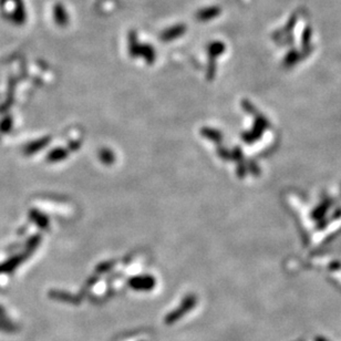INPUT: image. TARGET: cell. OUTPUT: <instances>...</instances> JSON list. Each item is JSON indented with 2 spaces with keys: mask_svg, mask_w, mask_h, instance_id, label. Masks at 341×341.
Masks as SVG:
<instances>
[{
  "mask_svg": "<svg viewBox=\"0 0 341 341\" xmlns=\"http://www.w3.org/2000/svg\"><path fill=\"white\" fill-rule=\"evenodd\" d=\"M195 306V299L194 298H186L183 303H182V306L179 307V308H176L174 311H172L169 316H167L165 318V320H166V324L167 325H171V324H174V322L176 320H179L180 318L182 317H184L186 313V311H189L190 309H192L193 307Z\"/></svg>",
  "mask_w": 341,
  "mask_h": 341,
  "instance_id": "cell-1",
  "label": "cell"
}]
</instances>
